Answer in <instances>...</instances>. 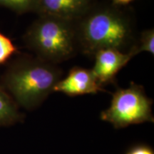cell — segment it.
Segmentation results:
<instances>
[{
	"instance_id": "277c9868",
	"label": "cell",
	"mask_w": 154,
	"mask_h": 154,
	"mask_svg": "<svg viewBox=\"0 0 154 154\" xmlns=\"http://www.w3.org/2000/svg\"><path fill=\"white\" fill-rule=\"evenodd\" d=\"M152 103L143 86L131 82L129 87L119 88L113 94L110 106L102 111L100 117L116 128L153 122Z\"/></svg>"
},
{
	"instance_id": "7c38bea8",
	"label": "cell",
	"mask_w": 154,
	"mask_h": 154,
	"mask_svg": "<svg viewBox=\"0 0 154 154\" xmlns=\"http://www.w3.org/2000/svg\"><path fill=\"white\" fill-rule=\"evenodd\" d=\"M126 154H154L153 149L147 146H138L132 148Z\"/></svg>"
},
{
	"instance_id": "6da1fadb",
	"label": "cell",
	"mask_w": 154,
	"mask_h": 154,
	"mask_svg": "<svg viewBox=\"0 0 154 154\" xmlns=\"http://www.w3.org/2000/svg\"><path fill=\"white\" fill-rule=\"evenodd\" d=\"M74 23L79 52L88 57L106 49L127 53L136 42L132 17L113 3L96 2Z\"/></svg>"
},
{
	"instance_id": "8992f818",
	"label": "cell",
	"mask_w": 154,
	"mask_h": 154,
	"mask_svg": "<svg viewBox=\"0 0 154 154\" xmlns=\"http://www.w3.org/2000/svg\"><path fill=\"white\" fill-rule=\"evenodd\" d=\"M91 69L75 66L70 69L66 78L61 79L54 87V91L69 96L97 94L104 91Z\"/></svg>"
},
{
	"instance_id": "7a4b0ae2",
	"label": "cell",
	"mask_w": 154,
	"mask_h": 154,
	"mask_svg": "<svg viewBox=\"0 0 154 154\" xmlns=\"http://www.w3.org/2000/svg\"><path fill=\"white\" fill-rule=\"evenodd\" d=\"M63 71L57 64L36 56L20 54L7 66L0 79V86L17 105L26 110L39 106L62 79Z\"/></svg>"
},
{
	"instance_id": "8fae6325",
	"label": "cell",
	"mask_w": 154,
	"mask_h": 154,
	"mask_svg": "<svg viewBox=\"0 0 154 154\" xmlns=\"http://www.w3.org/2000/svg\"><path fill=\"white\" fill-rule=\"evenodd\" d=\"M17 52L18 49L10 38L0 32V65L7 62Z\"/></svg>"
},
{
	"instance_id": "3957f363",
	"label": "cell",
	"mask_w": 154,
	"mask_h": 154,
	"mask_svg": "<svg viewBox=\"0 0 154 154\" xmlns=\"http://www.w3.org/2000/svg\"><path fill=\"white\" fill-rule=\"evenodd\" d=\"M25 46L42 60L59 64L79 52L75 23L38 15L23 36Z\"/></svg>"
},
{
	"instance_id": "ba28073f",
	"label": "cell",
	"mask_w": 154,
	"mask_h": 154,
	"mask_svg": "<svg viewBox=\"0 0 154 154\" xmlns=\"http://www.w3.org/2000/svg\"><path fill=\"white\" fill-rule=\"evenodd\" d=\"M24 117L13 98L0 86V126H9L22 122Z\"/></svg>"
},
{
	"instance_id": "4fadbf2b",
	"label": "cell",
	"mask_w": 154,
	"mask_h": 154,
	"mask_svg": "<svg viewBox=\"0 0 154 154\" xmlns=\"http://www.w3.org/2000/svg\"><path fill=\"white\" fill-rule=\"evenodd\" d=\"M133 1H134V0H112L113 4L119 6H124L128 5V4L131 3Z\"/></svg>"
},
{
	"instance_id": "30bf717a",
	"label": "cell",
	"mask_w": 154,
	"mask_h": 154,
	"mask_svg": "<svg viewBox=\"0 0 154 154\" xmlns=\"http://www.w3.org/2000/svg\"><path fill=\"white\" fill-rule=\"evenodd\" d=\"M38 0H0V7H5L17 14L36 13Z\"/></svg>"
},
{
	"instance_id": "52a82bcc",
	"label": "cell",
	"mask_w": 154,
	"mask_h": 154,
	"mask_svg": "<svg viewBox=\"0 0 154 154\" xmlns=\"http://www.w3.org/2000/svg\"><path fill=\"white\" fill-rule=\"evenodd\" d=\"M96 3V0H38L36 14L76 22Z\"/></svg>"
},
{
	"instance_id": "9c48e42d",
	"label": "cell",
	"mask_w": 154,
	"mask_h": 154,
	"mask_svg": "<svg viewBox=\"0 0 154 154\" xmlns=\"http://www.w3.org/2000/svg\"><path fill=\"white\" fill-rule=\"evenodd\" d=\"M146 51L154 54V30L153 29L144 30L136 38L134 45L129 50L128 53L134 57L139 53Z\"/></svg>"
},
{
	"instance_id": "5b68a950",
	"label": "cell",
	"mask_w": 154,
	"mask_h": 154,
	"mask_svg": "<svg viewBox=\"0 0 154 154\" xmlns=\"http://www.w3.org/2000/svg\"><path fill=\"white\" fill-rule=\"evenodd\" d=\"M95 63L92 72L102 87L115 84L116 76L132 59L129 53L119 50L106 49L99 50L94 56Z\"/></svg>"
}]
</instances>
